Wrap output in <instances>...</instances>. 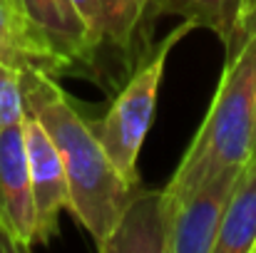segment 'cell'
I'll return each mask as SVG.
<instances>
[{
	"label": "cell",
	"instance_id": "obj_10",
	"mask_svg": "<svg viewBox=\"0 0 256 253\" xmlns=\"http://www.w3.org/2000/svg\"><path fill=\"white\" fill-rule=\"evenodd\" d=\"M256 0H150L152 20L157 15H179L196 27L212 30L226 52H232L244 37Z\"/></svg>",
	"mask_w": 256,
	"mask_h": 253
},
{
	"label": "cell",
	"instance_id": "obj_7",
	"mask_svg": "<svg viewBox=\"0 0 256 253\" xmlns=\"http://www.w3.org/2000/svg\"><path fill=\"white\" fill-rule=\"evenodd\" d=\"M242 169L219 171L176 206L170 253H214Z\"/></svg>",
	"mask_w": 256,
	"mask_h": 253
},
{
	"label": "cell",
	"instance_id": "obj_6",
	"mask_svg": "<svg viewBox=\"0 0 256 253\" xmlns=\"http://www.w3.org/2000/svg\"><path fill=\"white\" fill-rule=\"evenodd\" d=\"M0 231L12 251L38 246V216L22 124L0 132Z\"/></svg>",
	"mask_w": 256,
	"mask_h": 253
},
{
	"label": "cell",
	"instance_id": "obj_11",
	"mask_svg": "<svg viewBox=\"0 0 256 253\" xmlns=\"http://www.w3.org/2000/svg\"><path fill=\"white\" fill-rule=\"evenodd\" d=\"M214 253H256V154L242 169Z\"/></svg>",
	"mask_w": 256,
	"mask_h": 253
},
{
	"label": "cell",
	"instance_id": "obj_15",
	"mask_svg": "<svg viewBox=\"0 0 256 253\" xmlns=\"http://www.w3.org/2000/svg\"><path fill=\"white\" fill-rule=\"evenodd\" d=\"M15 2H18V0H15Z\"/></svg>",
	"mask_w": 256,
	"mask_h": 253
},
{
	"label": "cell",
	"instance_id": "obj_4",
	"mask_svg": "<svg viewBox=\"0 0 256 253\" xmlns=\"http://www.w3.org/2000/svg\"><path fill=\"white\" fill-rule=\"evenodd\" d=\"M28 25L45 47L55 77L90 72L100 65L97 50L72 0H18Z\"/></svg>",
	"mask_w": 256,
	"mask_h": 253
},
{
	"label": "cell",
	"instance_id": "obj_12",
	"mask_svg": "<svg viewBox=\"0 0 256 253\" xmlns=\"http://www.w3.org/2000/svg\"><path fill=\"white\" fill-rule=\"evenodd\" d=\"M0 62L18 70H45L55 77L52 62L28 25L15 0H0Z\"/></svg>",
	"mask_w": 256,
	"mask_h": 253
},
{
	"label": "cell",
	"instance_id": "obj_2",
	"mask_svg": "<svg viewBox=\"0 0 256 253\" xmlns=\"http://www.w3.org/2000/svg\"><path fill=\"white\" fill-rule=\"evenodd\" d=\"M256 99V10L239 45L226 52L224 72L209 112L186 147L179 167L164 186L172 214L204 181L224 169H239L252 159Z\"/></svg>",
	"mask_w": 256,
	"mask_h": 253
},
{
	"label": "cell",
	"instance_id": "obj_1",
	"mask_svg": "<svg viewBox=\"0 0 256 253\" xmlns=\"http://www.w3.org/2000/svg\"><path fill=\"white\" fill-rule=\"evenodd\" d=\"M22 89L28 112L40 119L62 154L70 184L68 211L100 249L140 186L124 181L114 169L90 119L78 112L68 92L58 84V77L45 70H25Z\"/></svg>",
	"mask_w": 256,
	"mask_h": 253
},
{
	"label": "cell",
	"instance_id": "obj_14",
	"mask_svg": "<svg viewBox=\"0 0 256 253\" xmlns=\"http://www.w3.org/2000/svg\"><path fill=\"white\" fill-rule=\"evenodd\" d=\"M256 154V99H254V137H252V157Z\"/></svg>",
	"mask_w": 256,
	"mask_h": 253
},
{
	"label": "cell",
	"instance_id": "obj_5",
	"mask_svg": "<svg viewBox=\"0 0 256 253\" xmlns=\"http://www.w3.org/2000/svg\"><path fill=\"white\" fill-rule=\"evenodd\" d=\"M30 184L38 216V246L50 244L60 231V214L70 209V184L62 164V154L52 142L50 132L40 124L38 117L28 114L22 122Z\"/></svg>",
	"mask_w": 256,
	"mask_h": 253
},
{
	"label": "cell",
	"instance_id": "obj_13",
	"mask_svg": "<svg viewBox=\"0 0 256 253\" xmlns=\"http://www.w3.org/2000/svg\"><path fill=\"white\" fill-rule=\"evenodd\" d=\"M28 114L30 112L22 89V70L0 62V132L20 127Z\"/></svg>",
	"mask_w": 256,
	"mask_h": 253
},
{
	"label": "cell",
	"instance_id": "obj_9",
	"mask_svg": "<svg viewBox=\"0 0 256 253\" xmlns=\"http://www.w3.org/2000/svg\"><path fill=\"white\" fill-rule=\"evenodd\" d=\"M90 40L102 60V52L130 55L140 35L147 37L152 32L150 0H72Z\"/></svg>",
	"mask_w": 256,
	"mask_h": 253
},
{
	"label": "cell",
	"instance_id": "obj_3",
	"mask_svg": "<svg viewBox=\"0 0 256 253\" xmlns=\"http://www.w3.org/2000/svg\"><path fill=\"white\" fill-rule=\"evenodd\" d=\"M194 27H196L194 22L182 20V25L172 30L150 57L137 62L134 72L130 75L127 82L122 84V89L117 92L110 109L100 119L90 122L97 139H100V144L104 147L110 162L124 176V181H130L132 186H140L137 162H140L142 144H144L147 132L152 127V119H154L160 84H162V77H164L170 52L172 47Z\"/></svg>",
	"mask_w": 256,
	"mask_h": 253
},
{
	"label": "cell",
	"instance_id": "obj_8",
	"mask_svg": "<svg viewBox=\"0 0 256 253\" xmlns=\"http://www.w3.org/2000/svg\"><path fill=\"white\" fill-rule=\"evenodd\" d=\"M172 214L164 189L142 191L130 199L120 221L114 224L107 241L100 246L102 253H170L172 246Z\"/></svg>",
	"mask_w": 256,
	"mask_h": 253
}]
</instances>
